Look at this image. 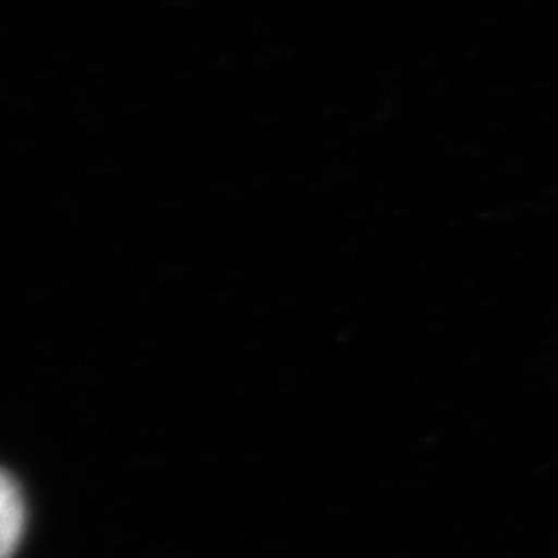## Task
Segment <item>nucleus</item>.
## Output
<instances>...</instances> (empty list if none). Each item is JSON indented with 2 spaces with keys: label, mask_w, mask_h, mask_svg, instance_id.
<instances>
[{
  "label": "nucleus",
  "mask_w": 558,
  "mask_h": 558,
  "mask_svg": "<svg viewBox=\"0 0 558 558\" xmlns=\"http://www.w3.org/2000/svg\"><path fill=\"white\" fill-rule=\"evenodd\" d=\"M3 494H0V514H3V558H12L20 547L26 526V505L22 488L8 473L3 475Z\"/></svg>",
  "instance_id": "nucleus-1"
}]
</instances>
